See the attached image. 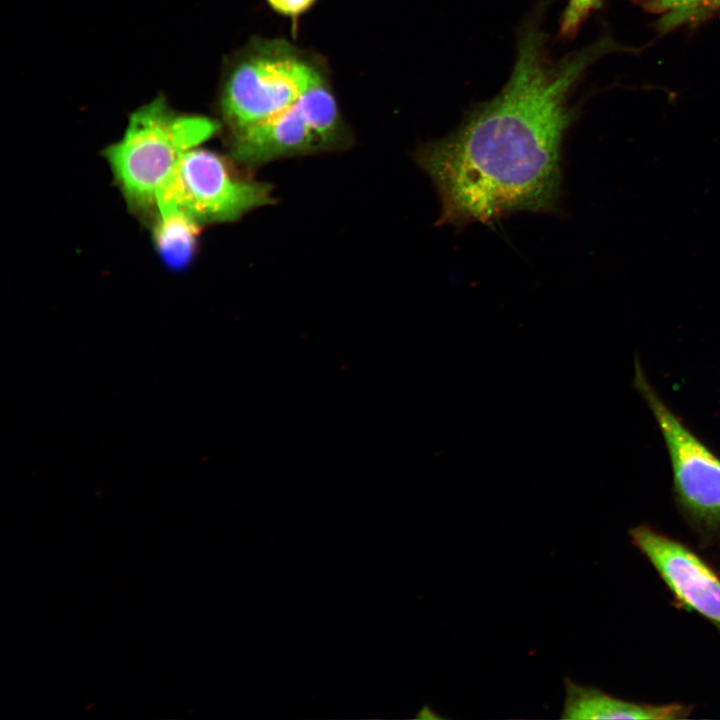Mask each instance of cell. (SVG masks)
<instances>
[{"label": "cell", "instance_id": "cell-12", "mask_svg": "<svg viewBox=\"0 0 720 720\" xmlns=\"http://www.w3.org/2000/svg\"><path fill=\"white\" fill-rule=\"evenodd\" d=\"M269 6L277 13L295 17L310 9L316 0H266Z\"/></svg>", "mask_w": 720, "mask_h": 720}, {"label": "cell", "instance_id": "cell-5", "mask_svg": "<svg viewBox=\"0 0 720 720\" xmlns=\"http://www.w3.org/2000/svg\"><path fill=\"white\" fill-rule=\"evenodd\" d=\"M350 140L336 98L325 77L272 117L230 134L232 157L246 165L335 150Z\"/></svg>", "mask_w": 720, "mask_h": 720}, {"label": "cell", "instance_id": "cell-6", "mask_svg": "<svg viewBox=\"0 0 720 720\" xmlns=\"http://www.w3.org/2000/svg\"><path fill=\"white\" fill-rule=\"evenodd\" d=\"M272 200L269 185L235 175L220 155L196 146L182 155L156 210L176 208L199 224L230 222Z\"/></svg>", "mask_w": 720, "mask_h": 720}, {"label": "cell", "instance_id": "cell-3", "mask_svg": "<svg viewBox=\"0 0 720 720\" xmlns=\"http://www.w3.org/2000/svg\"><path fill=\"white\" fill-rule=\"evenodd\" d=\"M327 77L320 63L282 39L256 38L224 65L218 108L229 133L283 111Z\"/></svg>", "mask_w": 720, "mask_h": 720}, {"label": "cell", "instance_id": "cell-1", "mask_svg": "<svg viewBox=\"0 0 720 720\" xmlns=\"http://www.w3.org/2000/svg\"><path fill=\"white\" fill-rule=\"evenodd\" d=\"M540 7L520 29L514 67L500 93L415 153L439 194L438 224L489 223L558 207L563 138L576 118L570 94L585 70L617 45L604 38L555 60Z\"/></svg>", "mask_w": 720, "mask_h": 720}, {"label": "cell", "instance_id": "cell-2", "mask_svg": "<svg viewBox=\"0 0 720 720\" xmlns=\"http://www.w3.org/2000/svg\"><path fill=\"white\" fill-rule=\"evenodd\" d=\"M218 127L208 117L177 113L163 96L134 111L121 139L105 151L130 206L143 212L156 210L182 155L209 139Z\"/></svg>", "mask_w": 720, "mask_h": 720}, {"label": "cell", "instance_id": "cell-10", "mask_svg": "<svg viewBox=\"0 0 720 720\" xmlns=\"http://www.w3.org/2000/svg\"><path fill=\"white\" fill-rule=\"evenodd\" d=\"M661 15L658 28L667 32L685 24H696L720 11V0H646Z\"/></svg>", "mask_w": 720, "mask_h": 720}, {"label": "cell", "instance_id": "cell-7", "mask_svg": "<svg viewBox=\"0 0 720 720\" xmlns=\"http://www.w3.org/2000/svg\"><path fill=\"white\" fill-rule=\"evenodd\" d=\"M629 537L669 589L677 606L702 616L720 632V575L705 559L649 524L632 527Z\"/></svg>", "mask_w": 720, "mask_h": 720}, {"label": "cell", "instance_id": "cell-8", "mask_svg": "<svg viewBox=\"0 0 720 720\" xmlns=\"http://www.w3.org/2000/svg\"><path fill=\"white\" fill-rule=\"evenodd\" d=\"M563 719L678 720L691 716L693 705L681 702L654 704L613 696L599 688L565 679Z\"/></svg>", "mask_w": 720, "mask_h": 720}, {"label": "cell", "instance_id": "cell-11", "mask_svg": "<svg viewBox=\"0 0 720 720\" xmlns=\"http://www.w3.org/2000/svg\"><path fill=\"white\" fill-rule=\"evenodd\" d=\"M603 0H569L559 24L558 35L563 40L576 36L583 22L594 10L600 8Z\"/></svg>", "mask_w": 720, "mask_h": 720}, {"label": "cell", "instance_id": "cell-9", "mask_svg": "<svg viewBox=\"0 0 720 720\" xmlns=\"http://www.w3.org/2000/svg\"><path fill=\"white\" fill-rule=\"evenodd\" d=\"M153 227V242L163 263L172 270H182L195 255L199 224L176 208H159Z\"/></svg>", "mask_w": 720, "mask_h": 720}, {"label": "cell", "instance_id": "cell-4", "mask_svg": "<svg viewBox=\"0 0 720 720\" xmlns=\"http://www.w3.org/2000/svg\"><path fill=\"white\" fill-rule=\"evenodd\" d=\"M633 384L664 438L678 511L700 545L710 546L720 540V458L662 401L638 359Z\"/></svg>", "mask_w": 720, "mask_h": 720}]
</instances>
